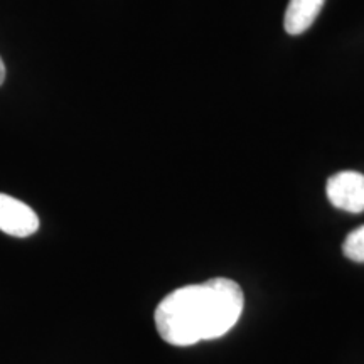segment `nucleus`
Listing matches in <instances>:
<instances>
[{"instance_id":"f257e3e1","label":"nucleus","mask_w":364,"mask_h":364,"mask_svg":"<svg viewBox=\"0 0 364 364\" xmlns=\"http://www.w3.org/2000/svg\"><path fill=\"white\" fill-rule=\"evenodd\" d=\"M243 306L241 287L218 277L166 295L156 309V327L166 343L191 346L221 338L233 329Z\"/></svg>"},{"instance_id":"f03ea898","label":"nucleus","mask_w":364,"mask_h":364,"mask_svg":"<svg viewBox=\"0 0 364 364\" xmlns=\"http://www.w3.org/2000/svg\"><path fill=\"white\" fill-rule=\"evenodd\" d=\"M326 193L334 208L353 215L364 211V174L361 172H338L327 181Z\"/></svg>"},{"instance_id":"7ed1b4c3","label":"nucleus","mask_w":364,"mask_h":364,"mask_svg":"<svg viewBox=\"0 0 364 364\" xmlns=\"http://www.w3.org/2000/svg\"><path fill=\"white\" fill-rule=\"evenodd\" d=\"M38 228L39 218L33 208L12 196L0 193V231L16 238H27L34 235Z\"/></svg>"},{"instance_id":"20e7f679","label":"nucleus","mask_w":364,"mask_h":364,"mask_svg":"<svg viewBox=\"0 0 364 364\" xmlns=\"http://www.w3.org/2000/svg\"><path fill=\"white\" fill-rule=\"evenodd\" d=\"M326 0H290L285 11V31L292 36L306 33L317 19Z\"/></svg>"},{"instance_id":"39448f33","label":"nucleus","mask_w":364,"mask_h":364,"mask_svg":"<svg viewBox=\"0 0 364 364\" xmlns=\"http://www.w3.org/2000/svg\"><path fill=\"white\" fill-rule=\"evenodd\" d=\"M343 252L349 260L364 263V226H359L344 240Z\"/></svg>"},{"instance_id":"423d86ee","label":"nucleus","mask_w":364,"mask_h":364,"mask_svg":"<svg viewBox=\"0 0 364 364\" xmlns=\"http://www.w3.org/2000/svg\"><path fill=\"white\" fill-rule=\"evenodd\" d=\"M4 80H6V66H4L2 58H0V86H2Z\"/></svg>"}]
</instances>
